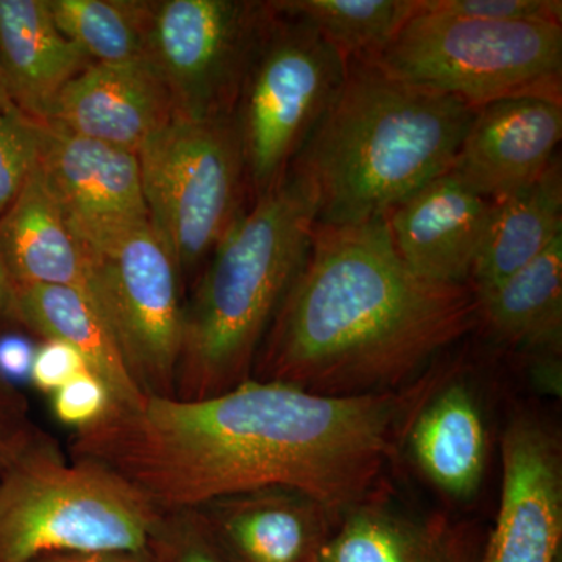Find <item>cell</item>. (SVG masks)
Here are the masks:
<instances>
[{"mask_svg":"<svg viewBox=\"0 0 562 562\" xmlns=\"http://www.w3.org/2000/svg\"><path fill=\"white\" fill-rule=\"evenodd\" d=\"M441 368L401 390L328 397L249 379L213 397L146 395L74 432L70 454L116 473L157 512L265 487L310 495L341 519L375 494L406 422Z\"/></svg>","mask_w":562,"mask_h":562,"instance_id":"obj_1","label":"cell"},{"mask_svg":"<svg viewBox=\"0 0 562 562\" xmlns=\"http://www.w3.org/2000/svg\"><path fill=\"white\" fill-rule=\"evenodd\" d=\"M476 330L480 303L472 288L416 276L383 220L316 224L251 379L328 397L401 390Z\"/></svg>","mask_w":562,"mask_h":562,"instance_id":"obj_2","label":"cell"},{"mask_svg":"<svg viewBox=\"0 0 562 562\" xmlns=\"http://www.w3.org/2000/svg\"><path fill=\"white\" fill-rule=\"evenodd\" d=\"M476 110L347 58L346 80L292 161L317 225L366 224L452 169Z\"/></svg>","mask_w":562,"mask_h":562,"instance_id":"obj_3","label":"cell"},{"mask_svg":"<svg viewBox=\"0 0 562 562\" xmlns=\"http://www.w3.org/2000/svg\"><path fill=\"white\" fill-rule=\"evenodd\" d=\"M314 227L313 203L291 177L255 199L232 225L184 305L173 397H213L251 379Z\"/></svg>","mask_w":562,"mask_h":562,"instance_id":"obj_4","label":"cell"},{"mask_svg":"<svg viewBox=\"0 0 562 562\" xmlns=\"http://www.w3.org/2000/svg\"><path fill=\"white\" fill-rule=\"evenodd\" d=\"M160 514L116 473L68 460L38 430L0 479V562L144 552Z\"/></svg>","mask_w":562,"mask_h":562,"instance_id":"obj_5","label":"cell"},{"mask_svg":"<svg viewBox=\"0 0 562 562\" xmlns=\"http://www.w3.org/2000/svg\"><path fill=\"white\" fill-rule=\"evenodd\" d=\"M373 61L473 109L506 99L562 103V24L490 21L424 9Z\"/></svg>","mask_w":562,"mask_h":562,"instance_id":"obj_6","label":"cell"},{"mask_svg":"<svg viewBox=\"0 0 562 562\" xmlns=\"http://www.w3.org/2000/svg\"><path fill=\"white\" fill-rule=\"evenodd\" d=\"M276 11L233 113L250 203L286 179L346 80L341 52L308 22Z\"/></svg>","mask_w":562,"mask_h":562,"instance_id":"obj_7","label":"cell"},{"mask_svg":"<svg viewBox=\"0 0 562 562\" xmlns=\"http://www.w3.org/2000/svg\"><path fill=\"white\" fill-rule=\"evenodd\" d=\"M136 155L151 228L180 276L198 271L246 211L249 198L233 117H176Z\"/></svg>","mask_w":562,"mask_h":562,"instance_id":"obj_8","label":"cell"},{"mask_svg":"<svg viewBox=\"0 0 562 562\" xmlns=\"http://www.w3.org/2000/svg\"><path fill=\"white\" fill-rule=\"evenodd\" d=\"M69 222V221H68ZM90 266L99 313L146 395L172 397L183 336L180 272L149 221L69 222Z\"/></svg>","mask_w":562,"mask_h":562,"instance_id":"obj_9","label":"cell"},{"mask_svg":"<svg viewBox=\"0 0 562 562\" xmlns=\"http://www.w3.org/2000/svg\"><path fill=\"white\" fill-rule=\"evenodd\" d=\"M276 9L251 0L150 2L146 60L171 94L176 117L231 120Z\"/></svg>","mask_w":562,"mask_h":562,"instance_id":"obj_10","label":"cell"},{"mask_svg":"<svg viewBox=\"0 0 562 562\" xmlns=\"http://www.w3.org/2000/svg\"><path fill=\"white\" fill-rule=\"evenodd\" d=\"M501 449V505L483 562L560 561V435L536 414L517 413L503 431Z\"/></svg>","mask_w":562,"mask_h":562,"instance_id":"obj_11","label":"cell"},{"mask_svg":"<svg viewBox=\"0 0 562 562\" xmlns=\"http://www.w3.org/2000/svg\"><path fill=\"white\" fill-rule=\"evenodd\" d=\"M561 138L562 103L535 98L492 102L476 110L450 172L498 203L547 171Z\"/></svg>","mask_w":562,"mask_h":562,"instance_id":"obj_12","label":"cell"},{"mask_svg":"<svg viewBox=\"0 0 562 562\" xmlns=\"http://www.w3.org/2000/svg\"><path fill=\"white\" fill-rule=\"evenodd\" d=\"M494 203L453 172L436 177L383 216L392 246L420 279L471 286Z\"/></svg>","mask_w":562,"mask_h":562,"instance_id":"obj_13","label":"cell"},{"mask_svg":"<svg viewBox=\"0 0 562 562\" xmlns=\"http://www.w3.org/2000/svg\"><path fill=\"white\" fill-rule=\"evenodd\" d=\"M38 165L72 224L147 222L138 155L38 121Z\"/></svg>","mask_w":562,"mask_h":562,"instance_id":"obj_14","label":"cell"},{"mask_svg":"<svg viewBox=\"0 0 562 562\" xmlns=\"http://www.w3.org/2000/svg\"><path fill=\"white\" fill-rule=\"evenodd\" d=\"M173 120L171 94L147 60L90 63L66 85L47 117L133 154Z\"/></svg>","mask_w":562,"mask_h":562,"instance_id":"obj_15","label":"cell"},{"mask_svg":"<svg viewBox=\"0 0 562 562\" xmlns=\"http://www.w3.org/2000/svg\"><path fill=\"white\" fill-rule=\"evenodd\" d=\"M458 369L442 368L406 422L402 441L428 483L454 502H469L482 487L490 442L479 397Z\"/></svg>","mask_w":562,"mask_h":562,"instance_id":"obj_16","label":"cell"},{"mask_svg":"<svg viewBox=\"0 0 562 562\" xmlns=\"http://www.w3.org/2000/svg\"><path fill=\"white\" fill-rule=\"evenodd\" d=\"M195 509L232 562H316L339 520L290 487L243 492Z\"/></svg>","mask_w":562,"mask_h":562,"instance_id":"obj_17","label":"cell"},{"mask_svg":"<svg viewBox=\"0 0 562 562\" xmlns=\"http://www.w3.org/2000/svg\"><path fill=\"white\" fill-rule=\"evenodd\" d=\"M483 554L465 525L414 516L372 494L342 514L316 562H483Z\"/></svg>","mask_w":562,"mask_h":562,"instance_id":"obj_18","label":"cell"},{"mask_svg":"<svg viewBox=\"0 0 562 562\" xmlns=\"http://www.w3.org/2000/svg\"><path fill=\"white\" fill-rule=\"evenodd\" d=\"M0 262L16 288H70L98 310L87 255L40 165L0 216Z\"/></svg>","mask_w":562,"mask_h":562,"instance_id":"obj_19","label":"cell"},{"mask_svg":"<svg viewBox=\"0 0 562 562\" xmlns=\"http://www.w3.org/2000/svg\"><path fill=\"white\" fill-rule=\"evenodd\" d=\"M90 63L55 24L47 0H0V72L25 116L47 121L66 85Z\"/></svg>","mask_w":562,"mask_h":562,"instance_id":"obj_20","label":"cell"},{"mask_svg":"<svg viewBox=\"0 0 562 562\" xmlns=\"http://www.w3.org/2000/svg\"><path fill=\"white\" fill-rule=\"evenodd\" d=\"M20 325L43 339L68 344L88 371L109 386L113 405L132 408L146 394L133 379L113 331L81 292L63 286H18Z\"/></svg>","mask_w":562,"mask_h":562,"instance_id":"obj_21","label":"cell"},{"mask_svg":"<svg viewBox=\"0 0 562 562\" xmlns=\"http://www.w3.org/2000/svg\"><path fill=\"white\" fill-rule=\"evenodd\" d=\"M562 236L561 158L530 187L494 203L471 276L476 297L535 261Z\"/></svg>","mask_w":562,"mask_h":562,"instance_id":"obj_22","label":"cell"},{"mask_svg":"<svg viewBox=\"0 0 562 562\" xmlns=\"http://www.w3.org/2000/svg\"><path fill=\"white\" fill-rule=\"evenodd\" d=\"M480 328L508 349L560 355L562 236L535 261L480 295Z\"/></svg>","mask_w":562,"mask_h":562,"instance_id":"obj_23","label":"cell"},{"mask_svg":"<svg viewBox=\"0 0 562 562\" xmlns=\"http://www.w3.org/2000/svg\"><path fill=\"white\" fill-rule=\"evenodd\" d=\"M276 10L308 22L344 58H375L422 10V0H280Z\"/></svg>","mask_w":562,"mask_h":562,"instance_id":"obj_24","label":"cell"},{"mask_svg":"<svg viewBox=\"0 0 562 562\" xmlns=\"http://www.w3.org/2000/svg\"><path fill=\"white\" fill-rule=\"evenodd\" d=\"M66 38L92 63L146 60L150 2L144 0H47Z\"/></svg>","mask_w":562,"mask_h":562,"instance_id":"obj_25","label":"cell"},{"mask_svg":"<svg viewBox=\"0 0 562 562\" xmlns=\"http://www.w3.org/2000/svg\"><path fill=\"white\" fill-rule=\"evenodd\" d=\"M147 552L155 562H232L198 509L161 513Z\"/></svg>","mask_w":562,"mask_h":562,"instance_id":"obj_26","label":"cell"},{"mask_svg":"<svg viewBox=\"0 0 562 562\" xmlns=\"http://www.w3.org/2000/svg\"><path fill=\"white\" fill-rule=\"evenodd\" d=\"M38 121L20 110L0 113V216L38 165Z\"/></svg>","mask_w":562,"mask_h":562,"instance_id":"obj_27","label":"cell"},{"mask_svg":"<svg viewBox=\"0 0 562 562\" xmlns=\"http://www.w3.org/2000/svg\"><path fill=\"white\" fill-rule=\"evenodd\" d=\"M424 9L490 21H549L562 24L561 0H424Z\"/></svg>","mask_w":562,"mask_h":562,"instance_id":"obj_28","label":"cell"},{"mask_svg":"<svg viewBox=\"0 0 562 562\" xmlns=\"http://www.w3.org/2000/svg\"><path fill=\"white\" fill-rule=\"evenodd\" d=\"M109 386L90 371L81 372L52 394V412L66 427L79 431L92 427L110 412Z\"/></svg>","mask_w":562,"mask_h":562,"instance_id":"obj_29","label":"cell"},{"mask_svg":"<svg viewBox=\"0 0 562 562\" xmlns=\"http://www.w3.org/2000/svg\"><path fill=\"white\" fill-rule=\"evenodd\" d=\"M85 371H88L87 364L72 347L55 339H43L36 346L29 382L52 395Z\"/></svg>","mask_w":562,"mask_h":562,"instance_id":"obj_30","label":"cell"},{"mask_svg":"<svg viewBox=\"0 0 562 562\" xmlns=\"http://www.w3.org/2000/svg\"><path fill=\"white\" fill-rule=\"evenodd\" d=\"M36 347L18 335L0 338V382L16 387L31 380L32 362Z\"/></svg>","mask_w":562,"mask_h":562,"instance_id":"obj_31","label":"cell"},{"mask_svg":"<svg viewBox=\"0 0 562 562\" xmlns=\"http://www.w3.org/2000/svg\"><path fill=\"white\" fill-rule=\"evenodd\" d=\"M36 431L38 430L29 422V417L0 419V479L11 460Z\"/></svg>","mask_w":562,"mask_h":562,"instance_id":"obj_32","label":"cell"},{"mask_svg":"<svg viewBox=\"0 0 562 562\" xmlns=\"http://www.w3.org/2000/svg\"><path fill=\"white\" fill-rule=\"evenodd\" d=\"M29 562H155L147 550L138 553H49Z\"/></svg>","mask_w":562,"mask_h":562,"instance_id":"obj_33","label":"cell"},{"mask_svg":"<svg viewBox=\"0 0 562 562\" xmlns=\"http://www.w3.org/2000/svg\"><path fill=\"white\" fill-rule=\"evenodd\" d=\"M0 321L20 325L16 286L0 262Z\"/></svg>","mask_w":562,"mask_h":562,"instance_id":"obj_34","label":"cell"},{"mask_svg":"<svg viewBox=\"0 0 562 562\" xmlns=\"http://www.w3.org/2000/svg\"><path fill=\"white\" fill-rule=\"evenodd\" d=\"M27 417V403L21 397L16 387L0 382V419Z\"/></svg>","mask_w":562,"mask_h":562,"instance_id":"obj_35","label":"cell"},{"mask_svg":"<svg viewBox=\"0 0 562 562\" xmlns=\"http://www.w3.org/2000/svg\"><path fill=\"white\" fill-rule=\"evenodd\" d=\"M13 110H16V106H14L13 101H11L5 80H3L2 72H0V113H9V111Z\"/></svg>","mask_w":562,"mask_h":562,"instance_id":"obj_36","label":"cell"},{"mask_svg":"<svg viewBox=\"0 0 562 562\" xmlns=\"http://www.w3.org/2000/svg\"><path fill=\"white\" fill-rule=\"evenodd\" d=\"M558 562H560V561H558Z\"/></svg>","mask_w":562,"mask_h":562,"instance_id":"obj_37","label":"cell"}]
</instances>
